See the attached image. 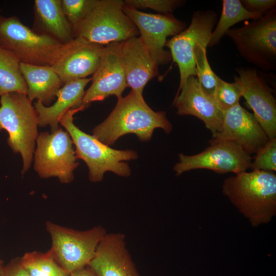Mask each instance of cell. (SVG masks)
Here are the masks:
<instances>
[{
	"label": "cell",
	"instance_id": "cell-26",
	"mask_svg": "<svg viewBox=\"0 0 276 276\" xmlns=\"http://www.w3.org/2000/svg\"><path fill=\"white\" fill-rule=\"evenodd\" d=\"M196 77L205 94L213 98L218 78L212 69L206 56V47L199 46L195 53Z\"/></svg>",
	"mask_w": 276,
	"mask_h": 276
},
{
	"label": "cell",
	"instance_id": "cell-35",
	"mask_svg": "<svg viewBox=\"0 0 276 276\" xmlns=\"http://www.w3.org/2000/svg\"><path fill=\"white\" fill-rule=\"evenodd\" d=\"M0 14H1V13H0Z\"/></svg>",
	"mask_w": 276,
	"mask_h": 276
},
{
	"label": "cell",
	"instance_id": "cell-15",
	"mask_svg": "<svg viewBox=\"0 0 276 276\" xmlns=\"http://www.w3.org/2000/svg\"><path fill=\"white\" fill-rule=\"evenodd\" d=\"M104 46L74 38L62 45L51 66L63 84L86 78L97 69Z\"/></svg>",
	"mask_w": 276,
	"mask_h": 276
},
{
	"label": "cell",
	"instance_id": "cell-6",
	"mask_svg": "<svg viewBox=\"0 0 276 276\" xmlns=\"http://www.w3.org/2000/svg\"><path fill=\"white\" fill-rule=\"evenodd\" d=\"M243 58L264 71L276 68V9L226 33Z\"/></svg>",
	"mask_w": 276,
	"mask_h": 276
},
{
	"label": "cell",
	"instance_id": "cell-22",
	"mask_svg": "<svg viewBox=\"0 0 276 276\" xmlns=\"http://www.w3.org/2000/svg\"><path fill=\"white\" fill-rule=\"evenodd\" d=\"M20 70L27 86L28 98L50 106L64 84L52 67L20 62Z\"/></svg>",
	"mask_w": 276,
	"mask_h": 276
},
{
	"label": "cell",
	"instance_id": "cell-12",
	"mask_svg": "<svg viewBox=\"0 0 276 276\" xmlns=\"http://www.w3.org/2000/svg\"><path fill=\"white\" fill-rule=\"evenodd\" d=\"M123 10L137 28L139 37L155 62L158 65L170 62L171 54L164 49L167 37L182 31L186 23L172 14L145 13L125 4Z\"/></svg>",
	"mask_w": 276,
	"mask_h": 276
},
{
	"label": "cell",
	"instance_id": "cell-31",
	"mask_svg": "<svg viewBox=\"0 0 276 276\" xmlns=\"http://www.w3.org/2000/svg\"><path fill=\"white\" fill-rule=\"evenodd\" d=\"M0 276H31L22 266L20 257L12 259L4 265Z\"/></svg>",
	"mask_w": 276,
	"mask_h": 276
},
{
	"label": "cell",
	"instance_id": "cell-9",
	"mask_svg": "<svg viewBox=\"0 0 276 276\" xmlns=\"http://www.w3.org/2000/svg\"><path fill=\"white\" fill-rule=\"evenodd\" d=\"M36 142L34 169L38 175L42 178L56 177L62 183L71 182L79 163L67 132L59 128L40 132Z\"/></svg>",
	"mask_w": 276,
	"mask_h": 276
},
{
	"label": "cell",
	"instance_id": "cell-18",
	"mask_svg": "<svg viewBox=\"0 0 276 276\" xmlns=\"http://www.w3.org/2000/svg\"><path fill=\"white\" fill-rule=\"evenodd\" d=\"M88 266L99 276H140L120 232L105 235Z\"/></svg>",
	"mask_w": 276,
	"mask_h": 276
},
{
	"label": "cell",
	"instance_id": "cell-17",
	"mask_svg": "<svg viewBox=\"0 0 276 276\" xmlns=\"http://www.w3.org/2000/svg\"><path fill=\"white\" fill-rule=\"evenodd\" d=\"M173 105L178 114L193 116L202 121L212 136L220 131L223 113L202 90L196 76H190L178 88Z\"/></svg>",
	"mask_w": 276,
	"mask_h": 276
},
{
	"label": "cell",
	"instance_id": "cell-13",
	"mask_svg": "<svg viewBox=\"0 0 276 276\" xmlns=\"http://www.w3.org/2000/svg\"><path fill=\"white\" fill-rule=\"evenodd\" d=\"M234 83L269 139L276 137V101L273 90L255 67L237 69Z\"/></svg>",
	"mask_w": 276,
	"mask_h": 276
},
{
	"label": "cell",
	"instance_id": "cell-5",
	"mask_svg": "<svg viewBox=\"0 0 276 276\" xmlns=\"http://www.w3.org/2000/svg\"><path fill=\"white\" fill-rule=\"evenodd\" d=\"M62 45L36 32L15 16L0 14V47L13 54L20 62L51 66Z\"/></svg>",
	"mask_w": 276,
	"mask_h": 276
},
{
	"label": "cell",
	"instance_id": "cell-23",
	"mask_svg": "<svg viewBox=\"0 0 276 276\" xmlns=\"http://www.w3.org/2000/svg\"><path fill=\"white\" fill-rule=\"evenodd\" d=\"M220 17L213 30L208 47L218 44L228 30L243 20H256L265 12H252L247 10L240 0H223ZM267 12V11H266Z\"/></svg>",
	"mask_w": 276,
	"mask_h": 276
},
{
	"label": "cell",
	"instance_id": "cell-24",
	"mask_svg": "<svg viewBox=\"0 0 276 276\" xmlns=\"http://www.w3.org/2000/svg\"><path fill=\"white\" fill-rule=\"evenodd\" d=\"M20 63L13 54L0 47V97L13 92L27 95V86Z\"/></svg>",
	"mask_w": 276,
	"mask_h": 276
},
{
	"label": "cell",
	"instance_id": "cell-3",
	"mask_svg": "<svg viewBox=\"0 0 276 276\" xmlns=\"http://www.w3.org/2000/svg\"><path fill=\"white\" fill-rule=\"evenodd\" d=\"M85 108L82 105L79 108L68 110L61 118L59 123L72 139L75 146L76 158L83 160L87 165L89 180L93 182L102 181L104 173L107 171L120 176H130V168L125 161L136 159L137 153L133 150L111 148L76 126L74 123V115Z\"/></svg>",
	"mask_w": 276,
	"mask_h": 276
},
{
	"label": "cell",
	"instance_id": "cell-4",
	"mask_svg": "<svg viewBox=\"0 0 276 276\" xmlns=\"http://www.w3.org/2000/svg\"><path fill=\"white\" fill-rule=\"evenodd\" d=\"M38 126L37 113L27 95L13 92L1 96L0 130L8 132L9 146L21 156L22 175L33 160Z\"/></svg>",
	"mask_w": 276,
	"mask_h": 276
},
{
	"label": "cell",
	"instance_id": "cell-16",
	"mask_svg": "<svg viewBox=\"0 0 276 276\" xmlns=\"http://www.w3.org/2000/svg\"><path fill=\"white\" fill-rule=\"evenodd\" d=\"M210 140L235 142L251 155L258 152L269 139L253 113L239 103L223 112L221 129Z\"/></svg>",
	"mask_w": 276,
	"mask_h": 276
},
{
	"label": "cell",
	"instance_id": "cell-8",
	"mask_svg": "<svg viewBox=\"0 0 276 276\" xmlns=\"http://www.w3.org/2000/svg\"><path fill=\"white\" fill-rule=\"evenodd\" d=\"M45 228L51 239L48 251L69 273L89 264L98 245L107 233L101 225L78 231L50 221L46 222Z\"/></svg>",
	"mask_w": 276,
	"mask_h": 276
},
{
	"label": "cell",
	"instance_id": "cell-7",
	"mask_svg": "<svg viewBox=\"0 0 276 276\" xmlns=\"http://www.w3.org/2000/svg\"><path fill=\"white\" fill-rule=\"evenodd\" d=\"M121 0H98L95 7L74 30V38L107 45L137 36L139 31L123 10Z\"/></svg>",
	"mask_w": 276,
	"mask_h": 276
},
{
	"label": "cell",
	"instance_id": "cell-2",
	"mask_svg": "<svg viewBox=\"0 0 276 276\" xmlns=\"http://www.w3.org/2000/svg\"><path fill=\"white\" fill-rule=\"evenodd\" d=\"M222 192L252 226L269 222L276 214L274 172L238 173L224 180Z\"/></svg>",
	"mask_w": 276,
	"mask_h": 276
},
{
	"label": "cell",
	"instance_id": "cell-21",
	"mask_svg": "<svg viewBox=\"0 0 276 276\" xmlns=\"http://www.w3.org/2000/svg\"><path fill=\"white\" fill-rule=\"evenodd\" d=\"M36 32L64 44L74 38L73 32L63 11L61 0H35L33 6Z\"/></svg>",
	"mask_w": 276,
	"mask_h": 276
},
{
	"label": "cell",
	"instance_id": "cell-1",
	"mask_svg": "<svg viewBox=\"0 0 276 276\" xmlns=\"http://www.w3.org/2000/svg\"><path fill=\"white\" fill-rule=\"evenodd\" d=\"M169 133L172 126L165 111H154L143 96L132 90L117 103L108 117L93 130V135L107 145H113L121 136L134 134L142 142H148L155 128Z\"/></svg>",
	"mask_w": 276,
	"mask_h": 276
},
{
	"label": "cell",
	"instance_id": "cell-33",
	"mask_svg": "<svg viewBox=\"0 0 276 276\" xmlns=\"http://www.w3.org/2000/svg\"><path fill=\"white\" fill-rule=\"evenodd\" d=\"M70 276H99L88 265L71 272Z\"/></svg>",
	"mask_w": 276,
	"mask_h": 276
},
{
	"label": "cell",
	"instance_id": "cell-20",
	"mask_svg": "<svg viewBox=\"0 0 276 276\" xmlns=\"http://www.w3.org/2000/svg\"><path fill=\"white\" fill-rule=\"evenodd\" d=\"M91 80L86 78L68 82L58 90L55 102L50 106L36 101L34 106L37 113L38 126H49L51 131L59 128L61 118L70 109L80 107L85 93V87Z\"/></svg>",
	"mask_w": 276,
	"mask_h": 276
},
{
	"label": "cell",
	"instance_id": "cell-30",
	"mask_svg": "<svg viewBox=\"0 0 276 276\" xmlns=\"http://www.w3.org/2000/svg\"><path fill=\"white\" fill-rule=\"evenodd\" d=\"M125 5L138 8H149L163 14H171L176 8L183 5V1L179 0H126Z\"/></svg>",
	"mask_w": 276,
	"mask_h": 276
},
{
	"label": "cell",
	"instance_id": "cell-14",
	"mask_svg": "<svg viewBox=\"0 0 276 276\" xmlns=\"http://www.w3.org/2000/svg\"><path fill=\"white\" fill-rule=\"evenodd\" d=\"M91 83L85 91L82 105L87 108L91 103L101 101L114 95L122 97L128 87L121 55L120 42L104 46L100 64L93 75Z\"/></svg>",
	"mask_w": 276,
	"mask_h": 276
},
{
	"label": "cell",
	"instance_id": "cell-34",
	"mask_svg": "<svg viewBox=\"0 0 276 276\" xmlns=\"http://www.w3.org/2000/svg\"><path fill=\"white\" fill-rule=\"evenodd\" d=\"M4 262L2 260V259L0 258V273L2 270V268L4 266Z\"/></svg>",
	"mask_w": 276,
	"mask_h": 276
},
{
	"label": "cell",
	"instance_id": "cell-29",
	"mask_svg": "<svg viewBox=\"0 0 276 276\" xmlns=\"http://www.w3.org/2000/svg\"><path fill=\"white\" fill-rule=\"evenodd\" d=\"M250 169L252 171H276V137L269 139L267 144L256 154Z\"/></svg>",
	"mask_w": 276,
	"mask_h": 276
},
{
	"label": "cell",
	"instance_id": "cell-25",
	"mask_svg": "<svg viewBox=\"0 0 276 276\" xmlns=\"http://www.w3.org/2000/svg\"><path fill=\"white\" fill-rule=\"evenodd\" d=\"M22 266L31 276H70L48 251H32L20 257Z\"/></svg>",
	"mask_w": 276,
	"mask_h": 276
},
{
	"label": "cell",
	"instance_id": "cell-10",
	"mask_svg": "<svg viewBox=\"0 0 276 276\" xmlns=\"http://www.w3.org/2000/svg\"><path fill=\"white\" fill-rule=\"evenodd\" d=\"M217 20V15L214 10L195 11L189 26L167 40L165 47L169 49L172 59L179 68L178 88L190 76H196L195 51L199 46L208 47Z\"/></svg>",
	"mask_w": 276,
	"mask_h": 276
},
{
	"label": "cell",
	"instance_id": "cell-19",
	"mask_svg": "<svg viewBox=\"0 0 276 276\" xmlns=\"http://www.w3.org/2000/svg\"><path fill=\"white\" fill-rule=\"evenodd\" d=\"M121 55L126 79L131 90L143 96L149 81L158 74V65L151 57L140 37H131L120 42Z\"/></svg>",
	"mask_w": 276,
	"mask_h": 276
},
{
	"label": "cell",
	"instance_id": "cell-32",
	"mask_svg": "<svg viewBox=\"0 0 276 276\" xmlns=\"http://www.w3.org/2000/svg\"><path fill=\"white\" fill-rule=\"evenodd\" d=\"M243 6L252 12H266L274 9L276 5L275 0H242Z\"/></svg>",
	"mask_w": 276,
	"mask_h": 276
},
{
	"label": "cell",
	"instance_id": "cell-11",
	"mask_svg": "<svg viewBox=\"0 0 276 276\" xmlns=\"http://www.w3.org/2000/svg\"><path fill=\"white\" fill-rule=\"evenodd\" d=\"M210 146L201 152L178 155L179 162L173 170L177 176L192 170L204 169L218 174L228 172L235 174L250 168L252 158L238 144L231 141H209Z\"/></svg>",
	"mask_w": 276,
	"mask_h": 276
},
{
	"label": "cell",
	"instance_id": "cell-27",
	"mask_svg": "<svg viewBox=\"0 0 276 276\" xmlns=\"http://www.w3.org/2000/svg\"><path fill=\"white\" fill-rule=\"evenodd\" d=\"M98 0H61L64 14L73 32L95 7Z\"/></svg>",
	"mask_w": 276,
	"mask_h": 276
},
{
	"label": "cell",
	"instance_id": "cell-28",
	"mask_svg": "<svg viewBox=\"0 0 276 276\" xmlns=\"http://www.w3.org/2000/svg\"><path fill=\"white\" fill-rule=\"evenodd\" d=\"M241 97L240 89L234 82L218 78L213 99L223 113L240 103Z\"/></svg>",
	"mask_w": 276,
	"mask_h": 276
}]
</instances>
